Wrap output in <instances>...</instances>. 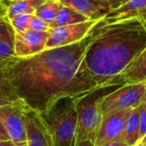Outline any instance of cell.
<instances>
[{
	"instance_id": "cell-1",
	"label": "cell",
	"mask_w": 146,
	"mask_h": 146,
	"mask_svg": "<svg viewBox=\"0 0 146 146\" xmlns=\"http://www.w3.org/2000/svg\"><path fill=\"white\" fill-rule=\"evenodd\" d=\"M91 38L90 33L75 44L6 61L5 74L18 97L43 115L63 98L80 99L97 88L85 60Z\"/></svg>"
},
{
	"instance_id": "cell-2",
	"label": "cell",
	"mask_w": 146,
	"mask_h": 146,
	"mask_svg": "<svg viewBox=\"0 0 146 146\" xmlns=\"http://www.w3.org/2000/svg\"><path fill=\"white\" fill-rule=\"evenodd\" d=\"M86 66L98 86L121 74L146 48V28L137 19L105 24L91 31Z\"/></svg>"
},
{
	"instance_id": "cell-3",
	"label": "cell",
	"mask_w": 146,
	"mask_h": 146,
	"mask_svg": "<svg viewBox=\"0 0 146 146\" xmlns=\"http://www.w3.org/2000/svg\"><path fill=\"white\" fill-rule=\"evenodd\" d=\"M121 86H100L77 100V142L91 139L95 143L103 121V114L101 110L102 102L108 95L115 92Z\"/></svg>"
},
{
	"instance_id": "cell-4",
	"label": "cell",
	"mask_w": 146,
	"mask_h": 146,
	"mask_svg": "<svg viewBox=\"0 0 146 146\" xmlns=\"http://www.w3.org/2000/svg\"><path fill=\"white\" fill-rule=\"evenodd\" d=\"M78 98H63L45 114H41L56 146H75L77 142Z\"/></svg>"
},
{
	"instance_id": "cell-5",
	"label": "cell",
	"mask_w": 146,
	"mask_h": 146,
	"mask_svg": "<svg viewBox=\"0 0 146 146\" xmlns=\"http://www.w3.org/2000/svg\"><path fill=\"white\" fill-rule=\"evenodd\" d=\"M29 108L21 98L11 104L0 105V120L15 146H28L25 115Z\"/></svg>"
},
{
	"instance_id": "cell-6",
	"label": "cell",
	"mask_w": 146,
	"mask_h": 146,
	"mask_svg": "<svg viewBox=\"0 0 146 146\" xmlns=\"http://www.w3.org/2000/svg\"><path fill=\"white\" fill-rule=\"evenodd\" d=\"M146 91V82L125 85L108 95L102 102L103 116L112 112L138 107Z\"/></svg>"
},
{
	"instance_id": "cell-7",
	"label": "cell",
	"mask_w": 146,
	"mask_h": 146,
	"mask_svg": "<svg viewBox=\"0 0 146 146\" xmlns=\"http://www.w3.org/2000/svg\"><path fill=\"white\" fill-rule=\"evenodd\" d=\"M100 21L101 20H89L74 25L51 28L47 40L46 49L70 45L81 41L89 35L93 27Z\"/></svg>"
},
{
	"instance_id": "cell-8",
	"label": "cell",
	"mask_w": 146,
	"mask_h": 146,
	"mask_svg": "<svg viewBox=\"0 0 146 146\" xmlns=\"http://www.w3.org/2000/svg\"><path fill=\"white\" fill-rule=\"evenodd\" d=\"M49 35L50 32H36L31 29L15 32V57L27 58L44 51L46 49Z\"/></svg>"
},
{
	"instance_id": "cell-9",
	"label": "cell",
	"mask_w": 146,
	"mask_h": 146,
	"mask_svg": "<svg viewBox=\"0 0 146 146\" xmlns=\"http://www.w3.org/2000/svg\"><path fill=\"white\" fill-rule=\"evenodd\" d=\"M133 109L112 112L103 116V121L98 133L95 146H101L108 142L122 138L126 123Z\"/></svg>"
},
{
	"instance_id": "cell-10",
	"label": "cell",
	"mask_w": 146,
	"mask_h": 146,
	"mask_svg": "<svg viewBox=\"0 0 146 146\" xmlns=\"http://www.w3.org/2000/svg\"><path fill=\"white\" fill-rule=\"evenodd\" d=\"M28 146H56L43 115L29 108L25 115Z\"/></svg>"
},
{
	"instance_id": "cell-11",
	"label": "cell",
	"mask_w": 146,
	"mask_h": 146,
	"mask_svg": "<svg viewBox=\"0 0 146 146\" xmlns=\"http://www.w3.org/2000/svg\"><path fill=\"white\" fill-rule=\"evenodd\" d=\"M132 19L139 20L145 25L146 0H128L120 7L111 10L101 21L105 24H110Z\"/></svg>"
},
{
	"instance_id": "cell-12",
	"label": "cell",
	"mask_w": 146,
	"mask_h": 146,
	"mask_svg": "<svg viewBox=\"0 0 146 146\" xmlns=\"http://www.w3.org/2000/svg\"><path fill=\"white\" fill-rule=\"evenodd\" d=\"M146 82V48L131 64L107 85H132Z\"/></svg>"
},
{
	"instance_id": "cell-13",
	"label": "cell",
	"mask_w": 146,
	"mask_h": 146,
	"mask_svg": "<svg viewBox=\"0 0 146 146\" xmlns=\"http://www.w3.org/2000/svg\"><path fill=\"white\" fill-rule=\"evenodd\" d=\"M62 3L90 20H102L112 10L110 0H64Z\"/></svg>"
},
{
	"instance_id": "cell-14",
	"label": "cell",
	"mask_w": 146,
	"mask_h": 146,
	"mask_svg": "<svg viewBox=\"0 0 146 146\" xmlns=\"http://www.w3.org/2000/svg\"><path fill=\"white\" fill-rule=\"evenodd\" d=\"M15 31L9 17L4 15L0 17V62L12 60L15 55Z\"/></svg>"
},
{
	"instance_id": "cell-15",
	"label": "cell",
	"mask_w": 146,
	"mask_h": 146,
	"mask_svg": "<svg viewBox=\"0 0 146 146\" xmlns=\"http://www.w3.org/2000/svg\"><path fill=\"white\" fill-rule=\"evenodd\" d=\"M89 20L90 19L86 15L63 4L59 13L57 14L56 19L50 26L51 28H56L59 27H64V26H69V25H74V24L85 22Z\"/></svg>"
},
{
	"instance_id": "cell-16",
	"label": "cell",
	"mask_w": 146,
	"mask_h": 146,
	"mask_svg": "<svg viewBox=\"0 0 146 146\" xmlns=\"http://www.w3.org/2000/svg\"><path fill=\"white\" fill-rule=\"evenodd\" d=\"M44 1L45 0H17L8 2L3 0L6 4L7 16L9 18L20 14L35 15L36 10Z\"/></svg>"
},
{
	"instance_id": "cell-17",
	"label": "cell",
	"mask_w": 146,
	"mask_h": 146,
	"mask_svg": "<svg viewBox=\"0 0 146 146\" xmlns=\"http://www.w3.org/2000/svg\"><path fill=\"white\" fill-rule=\"evenodd\" d=\"M140 119H139V105L134 108L127 119L122 139L129 146H133L139 139Z\"/></svg>"
},
{
	"instance_id": "cell-18",
	"label": "cell",
	"mask_w": 146,
	"mask_h": 146,
	"mask_svg": "<svg viewBox=\"0 0 146 146\" xmlns=\"http://www.w3.org/2000/svg\"><path fill=\"white\" fill-rule=\"evenodd\" d=\"M5 62H0V105L11 104L20 98L5 74Z\"/></svg>"
},
{
	"instance_id": "cell-19",
	"label": "cell",
	"mask_w": 146,
	"mask_h": 146,
	"mask_svg": "<svg viewBox=\"0 0 146 146\" xmlns=\"http://www.w3.org/2000/svg\"><path fill=\"white\" fill-rule=\"evenodd\" d=\"M62 6L63 3L60 0H45L36 10L35 15L40 17L50 25L56 19Z\"/></svg>"
},
{
	"instance_id": "cell-20",
	"label": "cell",
	"mask_w": 146,
	"mask_h": 146,
	"mask_svg": "<svg viewBox=\"0 0 146 146\" xmlns=\"http://www.w3.org/2000/svg\"><path fill=\"white\" fill-rule=\"evenodd\" d=\"M33 15L20 14L14 15L9 19L15 32H22L29 29V24Z\"/></svg>"
},
{
	"instance_id": "cell-21",
	"label": "cell",
	"mask_w": 146,
	"mask_h": 146,
	"mask_svg": "<svg viewBox=\"0 0 146 146\" xmlns=\"http://www.w3.org/2000/svg\"><path fill=\"white\" fill-rule=\"evenodd\" d=\"M29 29L36 32H50L51 27L49 23L42 20L40 17L33 15L30 21Z\"/></svg>"
},
{
	"instance_id": "cell-22",
	"label": "cell",
	"mask_w": 146,
	"mask_h": 146,
	"mask_svg": "<svg viewBox=\"0 0 146 146\" xmlns=\"http://www.w3.org/2000/svg\"><path fill=\"white\" fill-rule=\"evenodd\" d=\"M139 119H140V130H139V139H140L146 134V91L139 104Z\"/></svg>"
},
{
	"instance_id": "cell-23",
	"label": "cell",
	"mask_w": 146,
	"mask_h": 146,
	"mask_svg": "<svg viewBox=\"0 0 146 146\" xmlns=\"http://www.w3.org/2000/svg\"><path fill=\"white\" fill-rule=\"evenodd\" d=\"M101 146H129L127 145V143L122 139V138H120L118 139H115V140H113V141H110V142H108L104 145Z\"/></svg>"
},
{
	"instance_id": "cell-24",
	"label": "cell",
	"mask_w": 146,
	"mask_h": 146,
	"mask_svg": "<svg viewBox=\"0 0 146 146\" xmlns=\"http://www.w3.org/2000/svg\"><path fill=\"white\" fill-rule=\"evenodd\" d=\"M0 139L3 140H9V137L1 120H0Z\"/></svg>"
},
{
	"instance_id": "cell-25",
	"label": "cell",
	"mask_w": 146,
	"mask_h": 146,
	"mask_svg": "<svg viewBox=\"0 0 146 146\" xmlns=\"http://www.w3.org/2000/svg\"><path fill=\"white\" fill-rule=\"evenodd\" d=\"M110 4H111V9L113 10V9L120 7L121 5L124 4L128 0H110Z\"/></svg>"
},
{
	"instance_id": "cell-26",
	"label": "cell",
	"mask_w": 146,
	"mask_h": 146,
	"mask_svg": "<svg viewBox=\"0 0 146 146\" xmlns=\"http://www.w3.org/2000/svg\"><path fill=\"white\" fill-rule=\"evenodd\" d=\"M75 146H95V143L91 139H86L82 141H78Z\"/></svg>"
},
{
	"instance_id": "cell-27",
	"label": "cell",
	"mask_w": 146,
	"mask_h": 146,
	"mask_svg": "<svg viewBox=\"0 0 146 146\" xmlns=\"http://www.w3.org/2000/svg\"><path fill=\"white\" fill-rule=\"evenodd\" d=\"M7 15V8H6V4L4 3L3 0H0V17Z\"/></svg>"
},
{
	"instance_id": "cell-28",
	"label": "cell",
	"mask_w": 146,
	"mask_h": 146,
	"mask_svg": "<svg viewBox=\"0 0 146 146\" xmlns=\"http://www.w3.org/2000/svg\"><path fill=\"white\" fill-rule=\"evenodd\" d=\"M133 146H146V134L140 138Z\"/></svg>"
},
{
	"instance_id": "cell-29",
	"label": "cell",
	"mask_w": 146,
	"mask_h": 146,
	"mask_svg": "<svg viewBox=\"0 0 146 146\" xmlns=\"http://www.w3.org/2000/svg\"><path fill=\"white\" fill-rule=\"evenodd\" d=\"M0 146H15V144L10 140H1L0 139Z\"/></svg>"
},
{
	"instance_id": "cell-30",
	"label": "cell",
	"mask_w": 146,
	"mask_h": 146,
	"mask_svg": "<svg viewBox=\"0 0 146 146\" xmlns=\"http://www.w3.org/2000/svg\"><path fill=\"white\" fill-rule=\"evenodd\" d=\"M5 1H8V2H13V1H17V0H5Z\"/></svg>"
},
{
	"instance_id": "cell-31",
	"label": "cell",
	"mask_w": 146,
	"mask_h": 146,
	"mask_svg": "<svg viewBox=\"0 0 146 146\" xmlns=\"http://www.w3.org/2000/svg\"><path fill=\"white\" fill-rule=\"evenodd\" d=\"M144 26H145V28H146V22H145V25H144Z\"/></svg>"
},
{
	"instance_id": "cell-32",
	"label": "cell",
	"mask_w": 146,
	"mask_h": 146,
	"mask_svg": "<svg viewBox=\"0 0 146 146\" xmlns=\"http://www.w3.org/2000/svg\"><path fill=\"white\" fill-rule=\"evenodd\" d=\"M60 1H62V2H63V1H64V0H60Z\"/></svg>"
},
{
	"instance_id": "cell-33",
	"label": "cell",
	"mask_w": 146,
	"mask_h": 146,
	"mask_svg": "<svg viewBox=\"0 0 146 146\" xmlns=\"http://www.w3.org/2000/svg\"><path fill=\"white\" fill-rule=\"evenodd\" d=\"M1 140H3V139H1Z\"/></svg>"
},
{
	"instance_id": "cell-34",
	"label": "cell",
	"mask_w": 146,
	"mask_h": 146,
	"mask_svg": "<svg viewBox=\"0 0 146 146\" xmlns=\"http://www.w3.org/2000/svg\"></svg>"
}]
</instances>
